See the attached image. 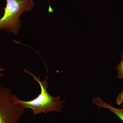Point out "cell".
Here are the masks:
<instances>
[{"label":"cell","instance_id":"obj_1","mask_svg":"<svg viewBox=\"0 0 123 123\" xmlns=\"http://www.w3.org/2000/svg\"><path fill=\"white\" fill-rule=\"evenodd\" d=\"M24 70L32 76L36 81L39 84L41 92L37 97L29 101H22L19 99L15 95L12 94L11 98L13 102L21 105L25 109H30L32 110L33 114L35 115L41 113L47 114L49 112L53 111L61 112L66 102L65 100H61L60 95L53 97L49 93L47 79L50 76L47 75L45 80L42 81L38 77L29 70L26 69Z\"/></svg>","mask_w":123,"mask_h":123},{"label":"cell","instance_id":"obj_2","mask_svg":"<svg viewBox=\"0 0 123 123\" xmlns=\"http://www.w3.org/2000/svg\"><path fill=\"white\" fill-rule=\"evenodd\" d=\"M4 15L0 18V30L16 35L22 26L20 16L31 11L34 7L33 0H6Z\"/></svg>","mask_w":123,"mask_h":123},{"label":"cell","instance_id":"obj_3","mask_svg":"<svg viewBox=\"0 0 123 123\" xmlns=\"http://www.w3.org/2000/svg\"><path fill=\"white\" fill-rule=\"evenodd\" d=\"M12 91L4 86L0 90V123H18L25 109L12 99Z\"/></svg>","mask_w":123,"mask_h":123},{"label":"cell","instance_id":"obj_4","mask_svg":"<svg viewBox=\"0 0 123 123\" xmlns=\"http://www.w3.org/2000/svg\"><path fill=\"white\" fill-rule=\"evenodd\" d=\"M92 102L94 104L100 108H103L108 109L110 111L116 115L123 123V106L121 108L114 107L110 104L106 103L103 99L98 96L93 98Z\"/></svg>","mask_w":123,"mask_h":123},{"label":"cell","instance_id":"obj_5","mask_svg":"<svg viewBox=\"0 0 123 123\" xmlns=\"http://www.w3.org/2000/svg\"><path fill=\"white\" fill-rule=\"evenodd\" d=\"M121 60L117 66V76L120 79H123V52L121 55Z\"/></svg>","mask_w":123,"mask_h":123},{"label":"cell","instance_id":"obj_6","mask_svg":"<svg viewBox=\"0 0 123 123\" xmlns=\"http://www.w3.org/2000/svg\"><path fill=\"white\" fill-rule=\"evenodd\" d=\"M116 102L118 105H120L123 103V90L116 97Z\"/></svg>","mask_w":123,"mask_h":123},{"label":"cell","instance_id":"obj_7","mask_svg":"<svg viewBox=\"0 0 123 123\" xmlns=\"http://www.w3.org/2000/svg\"><path fill=\"white\" fill-rule=\"evenodd\" d=\"M4 69L2 68L1 65L0 64V77H2L4 76V74H3V72Z\"/></svg>","mask_w":123,"mask_h":123},{"label":"cell","instance_id":"obj_8","mask_svg":"<svg viewBox=\"0 0 123 123\" xmlns=\"http://www.w3.org/2000/svg\"><path fill=\"white\" fill-rule=\"evenodd\" d=\"M2 87V85H1V84H0V90L1 89Z\"/></svg>","mask_w":123,"mask_h":123}]
</instances>
